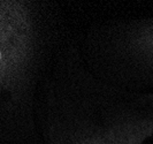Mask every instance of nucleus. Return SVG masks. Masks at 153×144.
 Segmentation results:
<instances>
[{"label": "nucleus", "instance_id": "nucleus-1", "mask_svg": "<svg viewBox=\"0 0 153 144\" xmlns=\"http://www.w3.org/2000/svg\"><path fill=\"white\" fill-rule=\"evenodd\" d=\"M100 44L108 83L130 91L153 90V13L111 23Z\"/></svg>", "mask_w": 153, "mask_h": 144}, {"label": "nucleus", "instance_id": "nucleus-2", "mask_svg": "<svg viewBox=\"0 0 153 144\" xmlns=\"http://www.w3.org/2000/svg\"><path fill=\"white\" fill-rule=\"evenodd\" d=\"M0 55H1V54H0Z\"/></svg>", "mask_w": 153, "mask_h": 144}]
</instances>
